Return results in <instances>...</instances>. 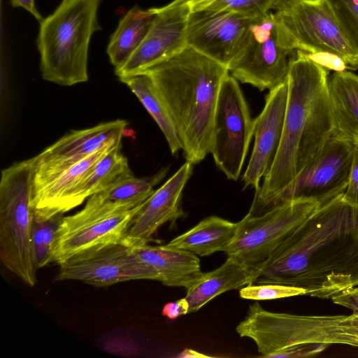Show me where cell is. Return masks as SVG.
I'll return each instance as SVG.
<instances>
[{
  "label": "cell",
  "mask_w": 358,
  "mask_h": 358,
  "mask_svg": "<svg viewBox=\"0 0 358 358\" xmlns=\"http://www.w3.org/2000/svg\"><path fill=\"white\" fill-rule=\"evenodd\" d=\"M240 337L249 338L265 357L298 345H347L358 348V314L298 315L264 310L259 303L249 306L236 328Z\"/></svg>",
  "instance_id": "obj_5"
},
{
  "label": "cell",
  "mask_w": 358,
  "mask_h": 358,
  "mask_svg": "<svg viewBox=\"0 0 358 358\" xmlns=\"http://www.w3.org/2000/svg\"><path fill=\"white\" fill-rule=\"evenodd\" d=\"M332 301L358 314V286L345 290L331 298Z\"/></svg>",
  "instance_id": "obj_34"
},
{
  "label": "cell",
  "mask_w": 358,
  "mask_h": 358,
  "mask_svg": "<svg viewBox=\"0 0 358 358\" xmlns=\"http://www.w3.org/2000/svg\"><path fill=\"white\" fill-rule=\"evenodd\" d=\"M295 50L293 40L270 11L252 20L247 41L228 69L237 80L270 90L286 80Z\"/></svg>",
  "instance_id": "obj_7"
},
{
  "label": "cell",
  "mask_w": 358,
  "mask_h": 358,
  "mask_svg": "<svg viewBox=\"0 0 358 358\" xmlns=\"http://www.w3.org/2000/svg\"><path fill=\"white\" fill-rule=\"evenodd\" d=\"M121 143L101 157L89 174L72 191L62 204L64 214L82 204L92 195L132 176L128 161L120 152Z\"/></svg>",
  "instance_id": "obj_23"
},
{
  "label": "cell",
  "mask_w": 358,
  "mask_h": 358,
  "mask_svg": "<svg viewBox=\"0 0 358 358\" xmlns=\"http://www.w3.org/2000/svg\"><path fill=\"white\" fill-rule=\"evenodd\" d=\"M57 214L45 220L34 217L31 244L34 262L36 269L52 262V250L57 231L63 218Z\"/></svg>",
  "instance_id": "obj_28"
},
{
  "label": "cell",
  "mask_w": 358,
  "mask_h": 358,
  "mask_svg": "<svg viewBox=\"0 0 358 358\" xmlns=\"http://www.w3.org/2000/svg\"><path fill=\"white\" fill-rule=\"evenodd\" d=\"M254 274L251 268L228 257L216 269L203 274L186 288L185 299L189 303V313H194L220 294L252 285Z\"/></svg>",
  "instance_id": "obj_21"
},
{
  "label": "cell",
  "mask_w": 358,
  "mask_h": 358,
  "mask_svg": "<svg viewBox=\"0 0 358 358\" xmlns=\"http://www.w3.org/2000/svg\"><path fill=\"white\" fill-rule=\"evenodd\" d=\"M345 201L358 207V143L354 144L352 166L347 187L343 194Z\"/></svg>",
  "instance_id": "obj_33"
},
{
  "label": "cell",
  "mask_w": 358,
  "mask_h": 358,
  "mask_svg": "<svg viewBox=\"0 0 358 358\" xmlns=\"http://www.w3.org/2000/svg\"><path fill=\"white\" fill-rule=\"evenodd\" d=\"M318 206L317 201L297 199L259 215L248 213L238 222L236 235L224 253L255 268Z\"/></svg>",
  "instance_id": "obj_9"
},
{
  "label": "cell",
  "mask_w": 358,
  "mask_h": 358,
  "mask_svg": "<svg viewBox=\"0 0 358 358\" xmlns=\"http://www.w3.org/2000/svg\"><path fill=\"white\" fill-rule=\"evenodd\" d=\"M145 203L122 209L86 202L80 211L63 217L53 245L52 262L60 265L87 248L123 240Z\"/></svg>",
  "instance_id": "obj_12"
},
{
  "label": "cell",
  "mask_w": 358,
  "mask_h": 358,
  "mask_svg": "<svg viewBox=\"0 0 358 358\" xmlns=\"http://www.w3.org/2000/svg\"><path fill=\"white\" fill-rule=\"evenodd\" d=\"M253 270L252 284L296 287L322 299L358 286V207L343 194L319 206Z\"/></svg>",
  "instance_id": "obj_1"
},
{
  "label": "cell",
  "mask_w": 358,
  "mask_h": 358,
  "mask_svg": "<svg viewBox=\"0 0 358 358\" xmlns=\"http://www.w3.org/2000/svg\"><path fill=\"white\" fill-rule=\"evenodd\" d=\"M237 228L238 222L212 215L202 220L167 245L201 257L219 251L224 252L232 242Z\"/></svg>",
  "instance_id": "obj_24"
},
{
  "label": "cell",
  "mask_w": 358,
  "mask_h": 358,
  "mask_svg": "<svg viewBox=\"0 0 358 358\" xmlns=\"http://www.w3.org/2000/svg\"><path fill=\"white\" fill-rule=\"evenodd\" d=\"M120 144L107 145L69 167L41 188L34 192V217L45 220L60 214L62 204L72 191L89 174L96 163Z\"/></svg>",
  "instance_id": "obj_20"
},
{
  "label": "cell",
  "mask_w": 358,
  "mask_h": 358,
  "mask_svg": "<svg viewBox=\"0 0 358 358\" xmlns=\"http://www.w3.org/2000/svg\"><path fill=\"white\" fill-rule=\"evenodd\" d=\"M225 66L187 45L141 72L148 74L176 127L187 161L196 164L209 153L214 115Z\"/></svg>",
  "instance_id": "obj_3"
},
{
  "label": "cell",
  "mask_w": 358,
  "mask_h": 358,
  "mask_svg": "<svg viewBox=\"0 0 358 358\" xmlns=\"http://www.w3.org/2000/svg\"><path fill=\"white\" fill-rule=\"evenodd\" d=\"M177 357H187V358H195V357H209V356L202 354L201 352H198L195 350L191 349H185L182 352H181Z\"/></svg>",
  "instance_id": "obj_38"
},
{
  "label": "cell",
  "mask_w": 358,
  "mask_h": 358,
  "mask_svg": "<svg viewBox=\"0 0 358 358\" xmlns=\"http://www.w3.org/2000/svg\"><path fill=\"white\" fill-rule=\"evenodd\" d=\"M119 79L137 96L160 128L171 153L176 154L182 149V143L176 124L150 77L145 73H138Z\"/></svg>",
  "instance_id": "obj_26"
},
{
  "label": "cell",
  "mask_w": 358,
  "mask_h": 358,
  "mask_svg": "<svg viewBox=\"0 0 358 358\" xmlns=\"http://www.w3.org/2000/svg\"><path fill=\"white\" fill-rule=\"evenodd\" d=\"M353 152L352 143L332 134L317 155L255 215L297 199L315 201L322 206L343 194L349 180Z\"/></svg>",
  "instance_id": "obj_8"
},
{
  "label": "cell",
  "mask_w": 358,
  "mask_h": 358,
  "mask_svg": "<svg viewBox=\"0 0 358 358\" xmlns=\"http://www.w3.org/2000/svg\"><path fill=\"white\" fill-rule=\"evenodd\" d=\"M306 294L304 289L275 283L252 284L240 289V297L255 301L271 300Z\"/></svg>",
  "instance_id": "obj_31"
},
{
  "label": "cell",
  "mask_w": 358,
  "mask_h": 358,
  "mask_svg": "<svg viewBox=\"0 0 358 358\" xmlns=\"http://www.w3.org/2000/svg\"><path fill=\"white\" fill-rule=\"evenodd\" d=\"M274 14L296 50L334 53L343 59L349 70L358 69V54L326 0L299 1Z\"/></svg>",
  "instance_id": "obj_11"
},
{
  "label": "cell",
  "mask_w": 358,
  "mask_h": 358,
  "mask_svg": "<svg viewBox=\"0 0 358 358\" xmlns=\"http://www.w3.org/2000/svg\"><path fill=\"white\" fill-rule=\"evenodd\" d=\"M138 258L152 272L155 280L170 287L185 289L203 273L196 255L166 245L134 247Z\"/></svg>",
  "instance_id": "obj_19"
},
{
  "label": "cell",
  "mask_w": 358,
  "mask_h": 358,
  "mask_svg": "<svg viewBox=\"0 0 358 358\" xmlns=\"http://www.w3.org/2000/svg\"><path fill=\"white\" fill-rule=\"evenodd\" d=\"M36 157L2 170L0 180V259L27 285L36 282L31 229Z\"/></svg>",
  "instance_id": "obj_6"
},
{
  "label": "cell",
  "mask_w": 358,
  "mask_h": 358,
  "mask_svg": "<svg viewBox=\"0 0 358 358\" xmlns=\"http://www.w3.org/2000/svg\"><path fill=\"white\" fill-rule=\"evenodd\" d=\"M189 308L188 301L185 298H183L165 304L162 308V314L169 319L173 320L180 315L189 313Z\"/></svg>",
  "instance_id": "obj_35"
},
{
  "label": "cell",
  "mask_w": 358,
  "mask_h": 358,
  "mask_svg": "<svg viewBox=\"0 0 358 358\" xmlns=\"http://www.w3.org/2000/svg\"><path fill=\"white\" fill-rule=\"evenodd\" d=\"M333 135L358 143V76L334 72L328 79Z\"/></svg>",
  "instance_id": "obj_22"
},
{
  "label": "cell",
  "mask_w": 358,
  "mask_h": 358,
  "mask_svg": "<svg viewBox=\"0 0 358 358\" xmlns=\"http://www.w3.org/2000/svg\"><path fill=\"white\" fill-rule=\"evenodd\" d=\"M302 0H274L273 10L278 11L284 9L291 4Z\"/></svg>",
  "instance_id": "obj_37"
},
{
  "label": "cell",
  "mask_w": 358,
  "mask_h": 358,
  "mask_svg": "<svg viewBox=\"0 0 358 358\" xmlns=\"http://www.w3.org/2000/svg\"><path fill=\"white\" fill-rule=\"evenodd\" d=\"M329 71L301 50L290 56L288 97L282 136L275 159L255 189L248 213L255 215L320 152L334 131Z\"/></svg>",
  "instance_id": "obj_2"
},
{
  "label": "cell",
  "mask_w": 358,
  "mask_h": 358,
  "mask_svg": "<svg viewBox=\"0 0 358 358\" xmlns=\"http://www.w3.org/2000/svg\"><path fill=\"white\" fill-rule=\"evenodd\" d=\"M101 0H62L40 22L37 39L44 80L71 86L88 80L87 59L92 34L101 29Z\"/></svg>",
  "instance_id": "obj_4"
},
{
  "label": "cell",
  "mask_w": 358,
  "mask_h": 358,
  "mask_svg": "<svg viewBox=\"0 0 358 358\" xmlns=\"http://www.w3.org/2000/svg\"><path fill=\"white\" fill-rule=\"evenodd\" d=\"M305 55L307 58L328 71L342 72L349 69L348 64L343 59L334 53L329 52H305Z\"/></svg>",
  "instance_id": "obj_32"
},
{
  "label": "cell",
  "mask_w": 358,
  "mask_h": 358,
  "mask_svg": "<svg viewBox=\"0 0 358 358\" xmlns=\"http://www.w3.org/2000/svg\"><path fill=\"white\" fill-rule=\"evenodd\" d=\"M189 3L192 10H228L255 18L273 10L274 0H189Z\"/></svg>",
  "instance_id": "obj_29"
},
{
  "label": "cell",
  "mask_w": 358,
  "mask_h": 358,
  "mask_svg": "<svg viewBox=\"0 0 358 358\" xmlns=\"http://www.w3.org/2000/svg\"><path fill=\"white\" fill-rule=\"evenodd\" d=\"M348 41L358 54V0H326Z\"/></svg>",
  "instance_id": "obj_30"
},
{
  "label": "cell",
  "mask_w": 358,
  "mask_h": 358,
  "mask_svg": "<svg viewBox=\"0 0 358 358\" xmlns=\"http://www.w3.org/2000/svg\"><path fill=\"white\" fill-rule=\"evenodd\" d=\"M168 168L146 178L129 176L87 199L92 203L131 209L146 201L155 192L153 187L166 175Z\"/></svg>",
  "instance_id": "obj_27"
},
{
  "label": "cell",
  "mask_w": 358,
  "mask_h": 358,
  "mask_svg": "<svg viewBox=\"0 0 358 358\" xmlns=\"http://www.w3.org/2000/svg\"><path fill=\"white\" fill-rule=\"evenodd\" d=\"M155 16L154 8L143 10L135 6L120 20L107 47V54L115 69L123 66L140 46Z\"/></svg>",
  "instance_id": "obj_25"
},
{
  "label": "cell",
  "mask_w": 358,
  "mask_h": 358,
  "mask_svg": "<svg viewBox=\"0 0 358 358\" xmlns=\"http://www.w3.org/2000/svg\"><path fill=\"white\" fill-rule=\"evenodd\" d=\"M254 120L236 78L223 80L217 101L209 153L229 180H237L253 136Z\"/></svg>",
  "instance_id": "obj_10"
},
{
  "label": "cell",
  "mask_w": 358,
  "mask_h": 358,
  "mask_svg": "<svg viewBox=\"0 0 358 358\" xmlns=\"http://www.w3.org/2000/svg\"><path fill=\"white\" fill-rule=\"evenodd\" d=\"M313 1H317V0H313Z\"/></svg>",
  "instance_id": "obj_39"
},
{
  "label": "cell",
  "mask_w": 358,
  "mask_h": 358,
  "mask_svg": "<svg viewBox=\"0 0 358 358\" xmlns=\"http://www.w3.org/2000/svg\"><path fill=\"white\" fill-rule=\"evenodd\" d=\"M67 280L108 287L135 280H155V277L138 258L134 247L122 240L94 245L60 264L55 280Z\"/></svg>",
  "instance_id": "obj_13"
},
{
  "label": "cell",
  "mask_w": 358,
  "mask_h": 358,
  "mask_svg": "<svg viewBox=\"0 0 358 358\" xmlns=\"http://www.w3.org/2000/svg\"><path fill=\"white\" fill-rule=\"evenodd\" d=\"M11 4L14 7H22L24 8L34 15L39 22L43 20L36 8L35 0H11Z\"/></svg>",
  "instance_id": "obj_36"
},
{
  "label": "cell",
  "mask_w": 358,
  "mask_h": 358,
  "mask_svg": "<svg viewBox=\"0 0 358 358\" xmlns=\"http://www.w3.org/2000/svg\"><path fill=\"white\" fill-rule=\"evenodd\" d=\"M154 10L155 16L143 41L123 66L115 69L119 78L141 73L187 45L189 0H173Z\"/></svg>",
  "instance_id": "obj_15"
},
{
  "label": "cell",
  "mask_w": 358,
  "mask_h": 358,
  "mask_svg": "<svg viewBox=\"0 0 358 358\" xmlns=\"http://www.w3.org/2000/svg\"><path fill=\"white\" fill-rule=\"evenodd\" d=\"M127 124L124 120H116L72 131L46 148L35 157L34 192L98 150L120 143Z\"/></svg>",
  "instance_id": "obj_16"
},
{
  "label": "cell",
  "mask_w": 358,
  "mask_h": 358,
  "mask_svg": "<svg viewBox=\"0 0 358 358\" xmlns=\"http://www.w3.org/2000/svg\"><path fill=\"white\" fill-rule=\"evenodd\" d=\"M288 97L287 80L270 90L261 113L254 120L255 143L243 177L244 188L260 186L277 156L282 136Z\"/></svg>",
  "instance_id": "obj_17"
},
{
  "label": "cell",
  "mask_w": 358,
  "mask_h": 358,
  "mask_svg": "<svg viewBox=\"0 0 358 358\" xmlns=\"http://www.w3.org/2000/svg\"><path fill=\"white\" fill-rule=\"evenodd\" d=\"M253 19L228 10H191L187 44L228 68L245 45Z\"/></svg>",
  "instance_id": "obj_14"
},
{
  "label": "cell",
  "mask_w": 358,
  "mask_h": 358,
  "mask_svg": "<svg viewBox=\"0 0 358 358\" xmlns=\"http://www.w3.org/2000/svg\"><path fill=\"white\" fill-rule=\"evenodd\" d=\"M193 165L187 161L145 201L123 238L125 243L132 247L148 244L161 226L167 222L174 224L185 216L181 199L192 174Z\"/></svg>",
  "instance_id": "obj_18"
}]
</instances>
